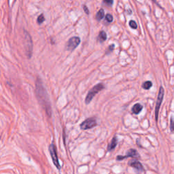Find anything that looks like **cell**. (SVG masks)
<instances>
[{
  "label": "cell",
  "mask_w": 174,
  "mask_h": 174,
  "mask_svg": "<svg viewBox=\"0 0 174 174\" xmlns=\"http://www.w3.org/2000/svg\"><path fill=\"white\" fill-rule=\"evenodd\" d=\"M36 93L39 103L41 104L42 108L45 109L48 116L50 117L52 114L51 104L50 102L49 97L48 95L46 89H45L42 80L37 78L36 85Z\"/></svg>",
  "instance_id": "cell-1"
},
{
  "label": "cell",
  "mask_w": 174,
  "mask_h": 174,
  "mask_svg": "<svg viewBox=\"0 0 174 174\" xmlns=\"http://www.w3.org/2000/svg\"><path fill=\"white\" fill-rule=\"evenodd\" d=\"M103 3L107 4V6H112V5H113L114 2L112 1V0H104Z\"/></svg>",
  "instance_id": "cell-19"
},
{
  "label": "cell",
  "mask_w": 174,
  "mask_h": 174,
  "mask_svg": "<svg viewBox=\"0 0 174 174\" xmlns=\"http://www.w3.org/2000/svg\"><path fill=\"white\" fill-rule=\"evenodd\" d=\"M128 165H129L131 167L135 169L138 171H144V167H143L142 164H141L140 161H138V160H131V161L128 163Z\"/></svg>",
  "instance_id": "cell-9"
},
{
  "label": "cell",
  "mask_w": 174,
  "mask_h": 174,
  "mask_svg": "<svg viewBox=\"0 0 174 174\" xmlns=\"http://www.w3.org/2000/svg\"><path fill=\"white\" fill-rule=\"evenodd\" d=\"M80 43V39L78 37H72L68 40L66 44L67 50H74L76 47L78 46Z\"/></svg>",
  "instance_id": "cell-7"
},
{
  "label": "cell",
  "mask_w": 174,
  "mask_h": 174,
  "mask_svg": "<svg viewBox=\"0 0 174 174\" xmlns=\"http://www.w3.org/2000/svg\"><path fill=\"white\" fill-rule=\"evenodd\" d=\"M49 152L50 154V156L52 159V162L54 163V165L56 167H57L59 170L61 169V165L59 161L57 153V148L54 144H51L49 146Z\"/></svg>",
  "instance_id": "cell-4"
},
{
  "label": "cell",
  "mask_w": 174,
  "mask_h": 174,
  "mask_svg": "<svg viewBox=\"0 0 174 174\" xmlns=\"http://www.w3.org/2000/svg\"><path fill=\"white\" fill-rule=\"evenodd\" d=\"M104 14H105V12H104L103 9H100V11H99L97 14H96V19L98 21H100L104 17Z\"/></svg>",
  "instance_id": "cell-13"
},
{
  "label": "cell",
  "mask_w": 174,
  "mask_h": 174,
  "mask_svg": "<svg viewBox=\"0 0 174 174\" xmlns=\"http://www.w3.org/2000/svg\"><path fill=\"white\" fill-rule=\"evenodd\" d=\"M163 97H164V89H163V87H160V89H159V95H158L156 108H155V118H156L157 120H158V116H159V109H160V105H161V103H162L163 100Z\"/></svg>",
  "instance_id": "cell-6"
},
{
  "label": "cell",
  "mask_w": 174,
  "mask_h": 174,
  "mask_svg": "<svg viewBox=\"0 0 174 174\" xmlns=\"http://www.w3.org/2000/svg\"><path fill=\"white\" fill-rule=\"evenodd\" d=\"M117 144H118V140H117V138L116 137V136H115V137H114L113 139H112V141L110 143H109V144L108 145V150L112 151V150H114L116 147Z\"/></svg>",
  "instance_id": "cell-11"
},
{
  "label": "cell",
  "mask_w": 174,
  "mask_h": 174,
  "mask_svg": "<svg viewBox=\"0 0 174 174\" xmlns=\"http://www.w3.org/2000/svg\"><path fill=\"white\" fill-rule=\"evenodd\" d=\"M170 128H171V131H174V121H172V120L171 121Z\"/></svg>",
  "instance_id": "cell-21"
},
{
  "label": "cell",
  "mask_w": 174,
  "mask_h": 174,
  "mask_svg": "<svg viewBox=\"0 0 174 174\" xmlns=\"http://www.w3.org/2000/svg\"><path fill=\"white\" fill-rule=\"evenodd\" d=\"M104 89H105V87H104V84H102V83L96 84L92 89L89 90V93L87 94V97H86L85 100L86 104H89L93 99L94 98L95 96L97 95L99 92H100L101 90H102Z\"/></svg>",
  "instance_id": "cell-3"
},
{
  "label": "cell",
  "mask_w": 174,
  "mask_h": 174,
  "mask_svg": "<svg viewBox=\"0 0 174 174\" xmlns=\"http://www.w3.org/2000/svg\"><path fill=\"white\" fill-rule=\"evenodd\" d=\"M143 106L140 103H136L132 108V112L135 114H138L140 113V112L142 110Z\"/></svg>",
  "instance_id": "cell-10"
},
{
  "label": "cell",
  "mask_w": 174,
  "mask_h": 174,
  "mask_svg": "<svg viewBox=\"0 0 174 174\" xmlns=\"http://www.w3.org/2000/svg\"><path fill=\"white\" fill-rule=\"evenodd\" d=\"M97 122L95 118H89L87 120H85L84 122H82L80 125V128L82 130H87L97 126Z\"/></svg>",
  "instance_id": "cell-5"
},
{
  "label": "cell",
  "mask_w": 174,
  "mask_h": 174,
  "mask_svg": "<svg viewBox=\"0 0 174 174\" xmlns=\"http://www.w3.org/2000/svg\"><path fill=\"white\" fill-rule=\"evenodd\" d=\"M129 25L132 29H137L138 28L137 23H136L135 21H133V20L129 21Z\"/></svg>",
  "instance_id": "cell-16"
},
{
  "label": "cell",
  "mask_w": 174,
  "mask_h": 174,
  "mask_svg": "<svg viewBox=\"0 0 174 174\" xmlns=\"http://www.w3.org/2000/svg\"><path fill=\"white\" fill-rule=\"evenodd\" d=\"M114 48H115V45H114V44L110 45V46H109L108 48V49H107L106 54L108 55V54H109V53H110V52H112L114 50Z\"/></svg>",
  "instance_id": "cell-17"
},
{
  "label": "cell",
  "mask_w": 174,
  "mask_h": 174,
  "mask_svg": "<svg viewBox=\"0 0 174 174\" xmlns=\"http://www.w3.org/2000/svg\"><path fill=\"white\" fill-rule=\"evenodd\" d=\"M107 39V35L105 31H100V34H99L98 37H97V40L100 42H103L104 41H106Z\"/></svg>",
  "instance_id": "cell-12"
},
{
  "label": "cell",
  "mask_w": 174,
  "mask_h": 174,
  "mask_svg": "<svg viewBox=\"0 0 174 174\" xmlns=\"http://www.w3.org/2000/svg\"><path fill=\"white\" fill-rule=\"evenodd\" d=\"M128 157H132V158H139L140 157V154H138V151L135 149H130L127 152V154L125 156H118L116 159L118 160H122L125 159H127Z\"/></svg>",
  "instance_id": "cell-8"
},
{
  "label": "cell",
  "mask_w": 174,
  "mask_h": 174,
  "mask_svg": "<svg viewBox=\"0 0 174 174\" xmlns=\"http://www.w3.org/2000/svg\"><path fill=\"white\" fill-rule=\"evenodd\" d=\"M152 82L150 81H146L145 82H144L143 83V84H142V87L144 88V89H146V90H148V89H150V88L152 87Z\"/></svg>",
  "instance_id": "cell-14"
},
{
  "label": "cell",
  "mask_w": 174,
  "mask_h": 174,
  "mask_svg": "<svg viewBox=\"0 0 174 174\" xmlns=\"http://www.w3.org/2000/svg\"><path fill=\"white\" fill-rule=\"evenodd\" d=\"M25 32V39H24V45H25V52L29 59H30L32 56V52H33V41L32 38L27 31H24Z\"/></svg>",
  "instance_id": "cell-2"
},
{
  "label": "cell",
  "mask_w": 174,
  "mask_h": 174,
  "mask_svg": "<svg viewBox=\"0 0 174 174\" xmlns=\"http://www.w3.org/2000/svg\"><path fill=\"white\" fill-rule=\"evenodd\" d=\"M83 9H84L86 14H89V8H88L87 6H85V5H84V6H83Z\"/></svg>",
  "instance_id": "cell-20"
},
{
  "label": "cell",
  "mask_w": 174,
  "mask_h": 174,
  "mask_svg": "<svg viewBox=\"0 0 174 174\" xmlns=\"http://www.w3.org/2000/svg\"><path fill=\"white\" fill-rule=\"evenodd\" d=\"M45 21V17H44V15L43 14H40L38 18H37V23L38 24H42L44 21Z\"/></svg>",
  "instance_id": "cell-15"
},
{
  "label": "cell",
  "mask_w": 174,
  "mask_h": 174,
  "mask_svg": "<svg viewBox=\"0 0 174 174\" xmlns=\"http://www.w3.org/2000/svg\"><path fill=\"white\" fill-rule=\"evenodd\" d=\"M106 20L108 21V23H111L113 21V17L110 14H108L106 16Z\"/></svg>",
  "instance_id": "cell-18"
}]
</instances>
